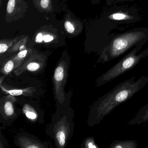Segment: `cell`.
<instances>
[{
	"label": "cell",
	"mask_w": 148,
	"mask_h": 148,
	"mask_svg": "<svg viewBox=\"0 0 148 148\" xmlns=\"http://www.w3.org/2000/svg\"><path fill=\"white\" fill-rule=\"evenodd\" d=\"M135 79L136 77H132L119 83L94 103L90 117L92 125L99 124L115 108L131 98L148 83L146 76Z\"/></svg>",
	"instance_id": "obj_1"
},
{
	"label": "cell",
	"mask_w": 148,
	"mask_h": 148,
	"mask_svg": "<svg viewBox=\"0 0 148 148\" xmlns=\"http://www.w3.org/2000/svg\"><path fill=\"white\" fill-rule=\"evenodd\" d=\"M148 40V29L139 28L116 36L103 49L99 61L106 63L123 54L128 50Z\"/></svg>",
	"instance_id": "obj_2"
},
{
	"label": "cell",
	"mask_w": 148,
	"mask_h": 148,
	"mask_svg": "<svg viewBox=\"0 0 148 148\" xmlns=\"http://www.w3.org/2000/svg\"><path fill=\"white\" fill-rule=\"evenodd\" d=\"M145 44L135 46L121 60L98 78L96 85H104L134 68L143 59L148 56V47L138 53Z\"/></svg>",
	"instance_id": "obj_3"
},
{
	"label": "cell",
	"mask_w": 148,
	"mask_h": 148,
	"mask_svg": "<svg viewBox=\"0 0 148 148\" xmlns=\"http://www.w3.org/2000/svg\"><path fill=\"white\" fill-rule=\"evenodd\" d=\"M67 76V63L63 60L60 62L55 68L53 78L56 99L60 103H64L65 99L64 87L66 84Z\"/></svg>",
	"instance_id": "obj_4"
},
{
	"label": "cell",
	"mask_w": 148,
	"mask_h": 148,
	"mask_svg": "<svg viewBox=\"0 0 148 148\" xmlns=\"http://www.w3.org/2000/svg\"><path fill=\"white\" fill-rule=\"evenodd\" d=\"M45 55L38 53H31L25 62L14 70L15 75L19 76L25 71L37 72L41 71L45 65Z\"/></svg>",
	"instance_id": "obj_5"
},
{
	"label": "cell",
	"mask_w": 148,
	"mask_h": 148,
	"mask_svg": "<svg viewBox=\"0 0 148 148\" xmlns=\"http://www.w3.org/2000/svg\"><path fill=\"white\" fill-rule=\"evenodd\" d=\"M17 99L14 96L9 95L3 97L1 103V113L5 119H8L14 116L15 105Z\"/></svg>",
	"instance_id": "obj_6"
},
{
	"label": "cell",
	"mask_w": 148,
	"mask_h": 148,
	"mask_svg": "<svg viewBox=\"0 0 148 148\" xmlns=\"http://www.w3.org/2000/svg\"><path fill=\"white\" fill-rule=\"evenodd\" d=\"M69 132L68 123L65 120H61L57 125L55 133L56 142L60 147L62 148L65 145Z\"/></svg>",
	"instance_id": "obj_7"
},
{
	"label": "cell",
	"mask_w": 148,
	"mask_h": 148,
	"mask_svg": "<svg viewBox=\"0 0 148 148\" xmlns=\"http://www.w3.org/2000/svg\"><path fill=\"white\" fill-rule=\"evenodd\" d=\"M148 122V103L141 108L128 122L129 125H139Z\"/></svg>",
	"instance_id": "obj_8"
},
{
	"label": "cell",
	"mask_w": 148,
	"mask_h": 148,
	"mask_svg": "<svg viewBox=\"0 0 148 148\" xmlns=\"http://www.w3.org/2000/svg\"><path fill=\"white\" fill-rule=\"evenodd\" d=\"M1 87L3 92L6 94H9L14 96H18L20 95H24L25 96H31L33 95L34 92L35 91V89L34 87H28L25 89H12V90H7L5 89L1 84Z\"/></svg>",
	"instance_id": "obj_9"
},
{
	"label": "cell",
	"mask_w": 148,
	"mask_h": 148,
	"mask_svg": "<svg viewBox=\"0 0 148 148\" xmlns=\"http://www.w3.org/2000/svg\"><path fill=\"white\" fill-rule=\"evenodd\" d=\"M110 148H137L138 144L134 140H116L111 143Z\"/></svg>",
	"instance_id": "obj_10"
},
{
	"label": "cell",
	"mask_w": 148,
	"mask_h": 148,
	"mask_svg": "<svg viewBox=\"0 0 148 148\" xmlns=\"http://www.w3.org/2000/svg\"><path fill=\"white\" fill-rule=\"evenodd\" d=\"M19 144L21 147L25 148H44L45 146L34 139L22 137L19 138Z\"/></svg>",
	"instance_id": "obj_11"
},
{
	"label": "cell",
	"mask_w": 148,
	"mask_h": 148,
	"mask_svg": "<svg viewBox=\"0 0 148 148\" xmlns=\"http://www.w3.org/2000/svg\"><path fill=\"white\" fill-rule=\"evenodd\" d=\"M21 0H9L7 6V16L8 18L14 16L19 11H21V8L18 5Z\"/></svg>",
	"instance_id": "obj_12"
},
{
	"label": "cell",
	"mask_w": 148,
	"mask_h": 148,
	"mask_svg": "<svg viewBox=\"0 0 148 148\" xmlns=\"http://www.w3.org/2000/svg\"><path fill=\"white\" fill-rule=\"evenodd\" d=\"M18 68V66L17 63L13 58H12L3 65L1 69V71L4 75H7Z\"/></svg>",
	"instance_id": "obj_13"
},
{
	"label": "cell",
	"mask_w": 148,
	"mask_h": 148,
	"mask_svg": "<svg viewBox=\"0 0 148 148\" xmlns=\"http://www.w3.org/2000/svg\"><path fill=\"white\" fill-rule=\"evenodd\" d=\"M108 18L115 21H130L134 19L133 16L122 12L114 13L108 16Z\"/></svg>",
	"instance_id": "obj_14"
},
{
	"label": "cell",
	"mask_w": 148,
	"mask_h": 148,
	"mask_svg": "<svg viewBox=\"0 0 148 148\" xmlns=\"http://www.w3.org/2000/svg\"><path fill=\"white\" fill-rule=\"evenodd\" d=\"M17 39L14 38L11 40H1L0 42V53H2L5 52L16 42Z\"/></svg>",
	"instance_id": "obj_15"
},
{
	"label": "cell",
	"mask_w": 148,
	"mask_h": 148,
	"mask_svg": "<svg viewBox=\"0 0 148 148\" xmlns=\"http://www.w3.org/2000/svg\"><path fill=\"white\" fill-rule=\"evenodd\" d=\"M23 110L27 118L31 120H36L38 118L37 112L30 105L26 104L23 108Z\"/></svg>",
	"instance_id": "obj_16"
},
{
	"label": "cell",
	"mask_w": 148,
	"mask_h": 148,
	"mask_svg": "<svg viewBox=\"0 0 148 148\" xmlns=\"http://www.w3.org/2000/svg\"><path fill=\"white\" fill-rule=\"evenodd\" d=\"M54 37L51 34L44 33H39L35 38V41L37 43H41L42 42L48 43L52 41Z\"/></svg>",
	"instance_id": "obj_17"
},
{
	"label": "cell",
	"mask_w": 148,
	"mask_h": 148,
	"mask_svg": "<svg viewBox=\"0 0 148 148\" xmlns=\"http://www.w3.org/2000/svg\"><path fill=\"white\" fill-rule=\"evenodd\" d=\"M27 38L22 39L19 40L18 42L15 43L14 45L9 50L8 52H13L17 51L18 50L21 51L26 49L25 45L27 42Z\"/></svg>",
	"instance_id": "obj_18"
},
{
	"label": "cell",
	"mask_w": 148,
	"mask_h": 148,
	"mask_svg": "<svg viewBox=\"0 0 148 148\" xmlns=\"http://www.w3.org/2000/svg\"><path fill=\"white\" fill-rule=\"evenodd\" d=\"M36 3H38L39 7L44 11H50L52 10L51 0H35Z\"/></svg>",
	"instance_id": "obj_19"
},
{
	"label": "cell",
	"mask_w": 148,
	"mask_h": 148,
	"mask_svg": "<svg viewBox=\"0 0 148 148\" xmlns=\"http://www.w3.org/2000/svg\"><path fill=\"white\" fill-rule=\"evenodd\" d=\"M64 27L66 31L70 34H73L75 32V26L73 21L70 20L66 21L65 22Z\"/></svg>",
	"instance_id": "obj_20"
},
{
	"label": "cell",
	"mask_w": 148,
	"mask_h": 148,
	"mask_svg": "<svg viewBox=\"0 0 148 148\" xmlns=\"http://www.w3.org/2000/svg\"><path fill=\"white\" fill-rule=\"evenodd\" d=\"M85 147L88 148H98L99 146L95 143V140L92 137L87 138L85 142Z\"/></svg>",
	"instance_id": "obj_21"
},
{
	"label": "cell",
	"mask_w": 148,
	"mask_h": 148,
	"mask_svg": "<svg viewBox=\"0 0 148 148\" xmlns=\"http://www.w3.org/2000/svg\"><path fill=\"white\" fill-rule=\"evenodd\" d=\"M113 1H114V2L116 3H118V2H124V1H133L135 0H113Z\"/></svg>",
	"instance_id": "obj_22"
},
{
	"label": "cell",
	"mask_w": 148,
	"mask_h": 148,
	"mask_svg": "<svg viewBox=\"0 0 148 148\" xmlns=\"http://www.w3.org/2000/svg\"><path fill=\"white\" fill-rule=\"evenodd\" d=\"M2 0H0V6H1V4H2Z\"/></svg>",
	"instance_id": "obj_23"
},
{
	"label": "cell",
	"mask_w": 148,
	"mask_h": 148,
	"mask_svg": "<svg viewBox=\"0 0 148 148\" xmlns=\"http://www.w3.org/2000/svg\"><path fill=\"white\" fill-rule=\"evenodd\" d=\"M94 1H100V0H94Z\"/></svg>",
	"instance_id": "obj_24"
}]
</instances>
